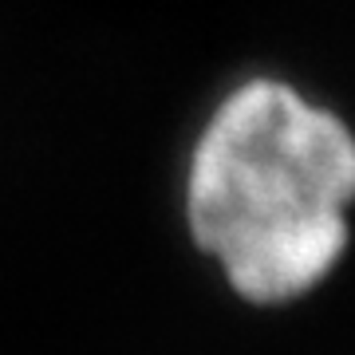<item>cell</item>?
<instances>
[{
  "label": "cell",
  "mask_w": 355,
  "mask_h": 355,
  "mask_svg": "<svg viewBox=\"0 0 355 355\" xmlns=\"http://www.w3.org/2000/svg\"><path fill=\"white\" fill-rule=\"evenodd\" d=\"M355 127L277 71L229 83L186 142L178 217L245 308L316 296L352 253Z\"/></svg>",
  "instance_id": "obj_1"
}]
</instances>
